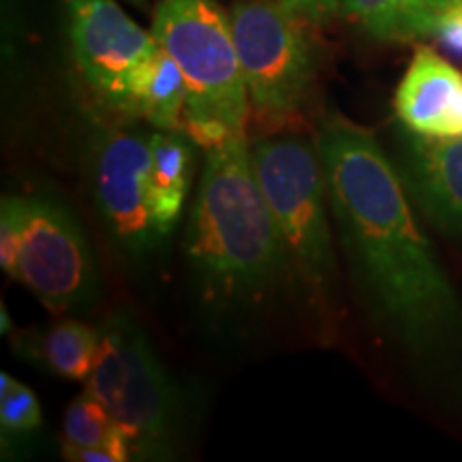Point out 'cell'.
<instances>
[{"mask_svg": "<svg viewBox=\"0 0 462 462\" xmlns=\"http://www.w3.org/2000/svg\"><path fill=\"white\" fill-rule=\"evenodd\" d=\"M401 178L421 212L446 231H462V135L426 137L409 131Z\"/></svg>", "mask_w": 462, "mask_h": 462, "instance_id": "obj_11", "label": "cell"}, {"mask_svg": "<svg viewBox=\"0 0 462 462\" xmlns=\"http://www.w3.org/2000/svg\"><path fill=\"white\" fill-rule=\"evenodd\" d=\"M20 221L14 279L51 313H71L95 302L99 274L78 221L56 201L42 198H20Z\"/></svg>", "mask_w": 462, "mask_h": 462, "instance_id": "obj_7", "label": "cell"}, {"mask_svg": "<svg viewBox=\"0 0 462 462\" xmlns=\"http://www.w3.org/2000/svg\"><path fill=\"white\" fill-rule=\"evenodd\" d=\"M404 129L426 137L462 135V73L435 50H415L394 97Z\"/></svg>", "mask_w": 462, "mask_h": 462, "instance_id": "obj_10", "label": "cell"}, {"mask_svg": "<svg viewBox=\"0 0 462 462\" xmlns=\"http://www.w3.org/2000/svg\"><path fill=\"white\" fill-rule=\"evenodd\" d=\"M60 449L67 460L82 449H112L120 460H133L129 441L106 411V407L88 390L73 398L62 421Z\"/></svg>", "mask_w": 462, "mask_h": 462, "instance_id": "obj_16", "label": "cell"}, {"mask_svg": "<svg viewBox=\"0 0 462 462\" xmlns=\"http://www.w3.org/2000/svg\"><path fill=\"white\" fill-rule=\"evenodd\" d=\"M17 349L58 377L86 381L99 360L101 330L82 321L60 319L42 334H24Z\"/></svg>", "mask_w": 462, "mask_h": 462, "instance_id": "obj_15", "label": "cell"}, {"mask_svg": "<svg viewBox=\"0 0 462 462\" xmlns=\"http://www.w3.org/2000/svg\"><path fill=\"white\" fill-rule=\"evenodd\" d=\"M435 39L452 56L462 58V3L456 5L439 22Z\"/></svg>", "mask_w": 462, "mask_h": 462, "instance_id": "obj_20", "label": "cell"}, {"mask_svg": "<svg viewBox=\"0 0 462 462\" xmlns=\"http://www.w3.org/2000/svg\"><path fill=\"white\" fill-rule=\"evenodd\" d=\"M229 22L253 109L274 123L296 116L315 78L302 17L282 0H236Z\"/></svg>", "mask_w": 462, "mask_h": 462, "instance_id": "obj_6", "label": "cell"}, {"mask_svg": "<svg viewBox=\"0 0 462 462\" xmlns=\"http://www.w3.org/2000/svg\"><path fill=\"white\" fill-rule=\"evenodd\" d=\"M75 62L92 88L123 109L129 78L159 50L116 0H67Z\"/></svg>", "mask_w": 462, "mask_h": 462, "instance_id": "obj_9", "label": "cell"}, {"mask_svg": "<svg viewBox=\"0 0 462 462\" xmlns=\"http://www.w3.org/2000/svg\"><path fill=\"white\" fill-rule=\"evenodd\" d=\"M251 157L273 212L289 282L310 309L330 319L337 310L338 268L319 152L300 140H262L251 148Z\"/></svg>", "mask_w": 462, "mask_h": 462, "instance_id": "obj_4", "label": "cell"}, {"mask_svg": "<svg viewBox=\"0 0 462 462\" xmlns=\"http://www.w3.org/2000/svg\"><path fill=\"white\" fill-rule=\"evenodd\" d=\"M152 133L137 126H112L92 146V193L97 210L116 242L133 259H142L161 238L150 208Z\"/></svg>", "mask_w": 462, "mask_h": 462, "instance_id": "obj_8", "label": "cell"}, {"mask_svg": "<svg viewBox=\"0 0 462 462\" xmlns=\"http://www.w3.org/2000/svg\"><path fill=\"white\" fill-rule=\"evenodd\" d=\"M462 0H340L343 11L379 42L435 37L439 22Z\"/></svg>", "mask_w": 462, "mask_h": 462, "instance_id": "obj_14", "label": "cell"}, {"mask_svg": "<svg viewBox=\"0 0 462 462\" xmlns=\"http://www.w3.org/2000/svg\"><path fill=\"white\" fill-rule=\"evenodd\" d=\"M152 34L187 82L182 131L195 146H223L246 133L248 92L231 22L217 0H161Z\"/></svg>", "mask_w": 462, "mask_h": 462, "instance_id": "obj_3", "label": "cell"}, {"mask_svg": "<svg viewBox=\"0 0 462 462\" xmlns=\"http://www.w3.org/2000/svg\"><path fill=\"white\" fill-rule=\"evenodd\" d=\"M193 140L182 129L152 133L150 208L161 238H167L182 215L193 178Z\"/></svg>", "mask_w": 462, "mask_h": 462, "instance_id": "obj_12", "label": "cell"}, {"mask_svg": "<svg viewBox=\"0 0 462 462\" xmlns=\"http://www.w3.org/2000/svg\"><path fill=\"white\" fill-rule=\"evenodd\" d=\"M0 317H3V334H7L9 332L7 326L11 328V319H9L7 310H5V306H3V309H0Z\"/></svg>", "mask_w": 462, "mask_h": 462, "instance_id": "obj_21", "label": "cell"}, {"mask_svg": "<svg viewBox=\"0 0 462 462\" xmlns=\"http://www.w3.org/2000/svg\"><path fill=\"white\" fill-rule=\"evenodd\" d=\"M22 221L20 198H3L0 204V265L9 276L15 274L17 255H20Z\"/></svg>", "mask_w": 462, "mask_h": 462, "instance_id": "obj_18", "label": "cell"}, {"mask_svg": "<svg viewBox=\"0 0 462 462\" xmlns=\"http://www.w3.org/2000/svg\"><path fill=\"white\" fill-rule=\"evenodd\" d=\"M184 248L201 296L215 306L259 302L289 282L246 133L206 152Z\"/></svg>", "mask_w": 462, "mask_h": 462, "instance_id": "obj_2", "label": "cell"}, {"mask_svg": "<svg viewBox=\"0 0 462 462\" xmlns=\"http://www.w3.org/2000/svg\"><path fill=\"white\" fill-rule=\"evenodd\" d=\"M133 3H140V0H133Z\"/></svg>", "mask_w": 462, "mask_h": 462, "instance_id": "obj_22", "label": "cell"}, {"mask_svg": "<svg viewBox=\"0 0 462 462\" xmlns=\"http://www.w3.org/2000/svg\"><path fill=\"white\" fill-rule=\"evenodd\" d=\"M42 407L31 388L9 373L0 374V426L3 435H28L42 426Z\"/></svg>", "mask_w": 462, "mask_h": 462, "instance_id": "obj_17", "label": "cell"}, {"mask_svg": "<svg viewBox=\"0 0 462 462\" xmlns=\"http://www.w3.org/2000/svg\"><path fill=\"white\" fill-rule=\"evenodd\" d=\"M282 3L304 22H313V24H326L343 11L340 0H282Z\"/></svg>", "mask_w": 462, "mask_h": 462, "instance_id": "obj_19", "label": "cell"}, {"mask_svg": "<svg viewBox=\"0 0 462 462\" xmlns=\"http://www.w3.org/2000/svg\"><path fill=\"white\" fill-rule=\"evenodd\" d=\"M99 360L86 390L129 441L133 460H170L180 449L182 398L152 345L129 315L99 326Z\"/></svg>", "mask_w": 462, "mask_h": 462, "instance_id": "obj_5", "label": "cell"}, {"mask_svg": "<svg viewBox=\"0 0 462 462\" xmlns=\"http://www.w3.org/2000/svg\"><path fill=\"white\" fill-rule=\"evenodd\" d=\"M187 107V82L180 67L165 50L154 51L148 60L133 71L126 84L123 109L137 114L159 131L182 129Z\"/></svg>", "mask_w": 462, "mask_h": 462, "instance_id": "obj_13", "label": "cell"}, {"mask_svg": "<svg viewBox=\"0 0 462 462\" xmlns=\"http://www.w3.org/2000/svg\"><path fill=\"white\" fill-rule=\"evenodd\" d=\"M317 152L340 245L371 309L415 351L454 338L462 304L415 221L401 173L373 133L332 116Z\"/></svg>", "mask_w": 462, "mask_h": 462, "instance_id": "obj_1", "label": "cell"}]
</instances>
